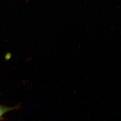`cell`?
I'll list each match as a JSON object with an SVG mask.
<instances>
[{"label": "cell", "mask_w": 121, "mask_h": 121, "mask_svg": "<svg viewBox=\"0 0 121 121\" xmlns=\"http://www.w3.org/2000/svg\"><path fill=\"white\" fill-rule=\"evenodd\" d=\"M19 108V106H15L13 107H9L6 106L0 105V118L6 113L11 111L17 109Z\"/></svg>", "instance_id": "1"}]
</instances>
